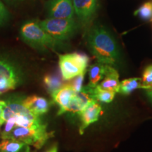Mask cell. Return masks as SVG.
Returning <instances> with one entry per match:
<instances>
[{
	"instance_id": "obj_1",
	"label": "cell",
	"mask_w": 152,
	"mask_h": 152,
	"mask_svg": "<svg viewBox=\"0 0 152 152\" xmlns=\"http://www.w3.org/2000/svg\"><path fill=\"white\" fill-rule=\"evenodd\" d=\"M87 43L97 62L111 66L118 63L119 52L117 44L104 27L95 26L92 28L87 35Z\"/></svg>"
},
{
	"instance_id": "obj_2",
	"label": "cell",
	"mask_w": 152,
	"mask_h": 152,
	"mask_svg": "<svg viewBox=\"0 0 152 152\" xmlns=\"http://www.w3.org/2000/svg\"><path fill=\"white\" fill-rule=\"evenodd\" d=\"M20 35L25 42L37 49L58 48L64 44L52 37L35 20L25 23L20 28Z\"/></svg>"
},
{
	"instance_id": "obj_3",
	"label": "cell",
	"mask_w": 152,
	"mask_h": 152,
	"mask_svg": "<svg viewBox=\"0 0 152 152\" xmlns=\"http://www.w3.org/2000/svg\"><path fill=\"white\" fill-rule=\"evenodd\" d=\"M54 135V132H47V125L39 128L32 129L16 126L6 137L4 140H12L32 145L36 149H40L47 140Z\"/></svg>"
},
{
	"instance_id": "obj_4",
	"label": "cell",
	"mask_w": 152,
	"mask_h": 152,
	"mask_svg": "<svg viewBox=\"0 0 152 152\" xmlns=\"http://www.w3.org/2000/svg\"><path fill=\"white\" fill-rule=\"evenodd\" d=\"M89 62V56L83 53L74 52L60 55L58 65L63 79L70 80L80 74L86 73Z\"/></svg>"
},
{
	"instance_id": "obj_5",
	"label": "cell",
	"mask_w": 152,
	"mask_h": 152,
	"mask_svg": "<svg viewBox=\"0 0 152 152\" xmlns=\"http://www.w3.org/2000/svg\"><path fill=\"white\" fill-rule=\"evenodd\" d=\"M38 23L47 33L62 42L71 37L77 29V25L73 18H48Z\"/></svg>"
},
{
	"instance_id": "obj_6",
	"label": "cell",
	"mask_w": 152,
	"mask_h": 152,
	"mask_svg": "<svg viewBox=\"0 0 152 152\" xmlns=\"http://www.w3.org/2000/svg\"><path fill=\"white\" fill-rule=\"evenodd\" d=\"M49 18H73V0H50L47 4Z\"/></svg>"
},
{
	"instance_id": "obj_7",
	"label": "cell",
	"mask_w": 152,
	"mask_h": 152,
	"mask_svg": "<svg viewBox=\"0 0 152 152\" xmlns=\"http://www.w3.org/2000/svg\"><path fill=\"white\" fill-rule=\"evenodd\" d=\"M23 99L21 97H11L5 100L6 106L3 109L1 118V125L14 115H30L33 114L23 105Z\"/></svg>"
},
{
	"instance_id": "obj_8",
	"label": "cell",
	"mask_w": 152,
	"mask_h": 152,
	"mask_svg": "<svg viewBox=\"0 0 152 152\" xmlns=\"http://www.w3.org/2000/svg\"><path fill=\"white\" fill-rule=\"evenodd\" d=\"M74 11L83 23H88L94 17L98 7L97 0H73Z\"/></svg>"
},
{
	"instance_id": "obj_9",
	"label": "cell",
	"mask_w": 152,
	"mask_h": 152,
	"mask_svg": "<svg viewBox=\"0 0 152 152\" xmlns=\"http://www.w3.org/2000/svg\"><path fill=\"white\" fill-rule=\"evenodd\" d=\"M75 94V92L69 83L64 85L53 93L52 94L53 100L59 107L58 115H61L66 112H68V107Z\"/></svg>"
},
{
	"instance_id": "obj_10",
	"label": "cell",
	"mask_w": 152,
	"mask_h": 152,
	"mask_svg": "<svg viewBox=\"0 0 152 152\" xmlns=\"http://www.w3.org/2000/svg\"><path fill=\"white\" fill-rule=\"evenodd\" d=\"M101 112L102 106L98 103L97 101L94 100L80 113L81 121L80 126L79 128L80 134H83L87 127L98 121Z\"/></svg>"
},
{
	"instance_id": "obj_11",
	"label": "cell",
	"mask_w": 152,
	"mask_h": 152,
	"mask_svg": "<svg viewBox=\"0 0 152 152\" xmlns=\"http://www.w3.org/2000/svg\"><path fill=\"white\" fill-rule=\"evenodd\" d=\"M9 80L19 85L22 80V74L14 63L0 56V80Z\"/></svg>"
},
{
	"instance_id": "obj_12",
	"label": "cell",
	"mask_w": 152,
	"mask_h": 152,
	"mask_svg": "<svg viewBox=\"0 0 152 152\" xmlns=\"http://www.w3.org/2000/svg\"><path fill=\"white\" fill-rule=\"evenodd\" d=\"M23 104L32 113L38 117L46 113L50 107V103L47 99L37 95L23 99Z\"/></svg>"
},
{
	"instance_id": "obj_13",
	"label": "cell",
	"mask_w": 152,
	"mask_h": 152,
	"mask_svg": "<svg viewBox=\"0 0 152 152\" xmlns=\"http://www.w3.org/2000/svg\"><path fill=\"white\" fill-rule=\"evenodd\" d=\"M120 85L119 75L116 70L106 65V73L102 81L97 86L102 90L118 92Z\"/></svg>"
},
{
	"instance_id": "obj_14",
	"label": "cell",
	"mask_w": 152,
	"mask_h": 152,
	"mask_svg": "<svg viewBox=\"0 0 152 152\" xmlns=\"http://www.w3.org/2000/svg\"><path fill=\"white\" fill-rule=\"evenodd\" d=\"M106 65L96 62L90 66L89 68V84L88 86L95 87L103 80L106 73Z\"/></svg>"
},
{
	"instance_id": "obj_15",
	"label": "cell",
	"mask_w": 152,
	"mask_h": 152,
	"mask_svg": "<svg viewBox=\"0 0 152 152\" xmlns=\"http://www.w3.org/2000/svg\"><path fill=\"white\" fill-rule=\"evenodd\" d=\"M0 152H30L28 144L12 140H3L0 142Z\"/></svg>"
},
{
	"instance_id": "obj_16",
	"label": "cell",
	"mask_w": 152,
	"mask_h": 152,
	"mask_svg": "<svg viewBox=\"0 0 152 152\" xmlns=\"http://www.w3.org/2000/svg\"><path fill=\"white\" fill-rule=\"evenodd\" d=\"M144 89V87L142 84V78L140 77H132V78L125 79L120 83L119 88L118 92L124 95H128L137 89Z\"/></svg>"
},
{
	"instance_id": "obj_17",
	"label": "cell",
	"mask_w": 152,
	"mask_h": 152,
	"mask_svg": "<svg viewBox=\"0 0 152 152\" xmlns=\"http://www.w3.org/2000/svg\"><path fill=\"white\" fill-rule=\"evenodd\" d=\"M63 77L59 74L52 73L47 74L44 77V83L47 92L52 95L54 92L64 85Z\"/></svg>"
},
{
	"instance_id": "obj_18",
	"label": "cell",
	"mask_w": 152,
	"mask_h": 152,
	"mask_svg": "<svg viewBox=\"0 0 152 152\" xmlns=\"http://www.w3.org/2000/svg\"><path fill=\"white\" fill-rule=\"evenodd\" d=\"M115 92L102 90L98 86L93 88L92 94L94 99L102 103H110L113 100L115 96Z\"/></svg>"
},
{
	"instance_id": "obj_19",
	"label": "cell",
	"mask_w": 152,
	"mask_h": 152,
	"mask_svg": "<svg viewBox=\"0 0 152 152\" xmlns=\"http://www.w3.org/2000/svg\"><path fill=\"white\" fill-rule=\"evenodd\" d=\"M134 15L144 20H152V2L148 1L144 3L135 11Z\"/></svg>"
},
{
	"instance_id": "obj_20",
	"label": "cell",
	"mask_w": 152,
	"mask_h": 152,
	"mask_svg": "<svg viewBox=\"0 0 152 152\" xmlns=\"http://www.w3.org/2000/svg\"><path fill=\"white\" fill-rule=\"evenodd\" d=\"M142 81L145 90H149L152 87V65L148 66L144 69Z\"/></svg>"
},
{
	"instance_id": "obj_21",
	"label": "cell",
	"mask_w": 152,
	"mask_h": 152,
	"mask_svg": "<svg viewBox=\"0 0 152 152\" xmlns=\"http://www.w3.org/2000/svg\"><path fill=\"white\" fill-rule=\"evenodd\" d=\"M85 75V73L80 74V75H77L76 77H73V79H71V81L69 83V84L71 85L72 88L73 89V90L75 91V92H80L82 89H83V81H84Z\"/></svg>"
},
{
	"instance_id": "obj_22",
	"label": "cell",
	"mask_w": 152,
	"mask_h": 152,
	"mask_svg": "<svg viewBox=\"0 0 152 152\" xmlns=\"http://www.w3.org/2000/svg\"><path fill=\"white\" fill-rule=\"evenodd\" d=\"M18 86V84L14 81L9 80H0V95L4 94L8 91L14 90Z\"/></svg>"
},
{
	"instance_id": "obj_23",
	"label": "cell",
	"mask_w": 152,
	"mask_h": 152,
	"mask_svg": "<svg viewBox=\"0 0 152 152\" xmlns=\"http://www.w3.org/2000/svg\"><path fill=\"white\" fill-rule=\"evenodd\" d=\"M16 126V116L14 115V116L10 118L8 121H6V125L1 133V138L2 140H4L6 137L8 135Z\"/></svg>"
},
{
	"instance_id": "obj_24",
	"label": "cell",
	"mask_w": 152,
	"mask_h": 152,
	"mask_svg": "<svg viewBox=\"0 0 152 152\" xmlns=\"http://www.w3.org/2000/svg\"><path fill=\"white\" fill-rule=\"evenodd\" d=\"M9 17H10V15L8 10L4 5L2 1L0 0V26H3L8 21Z\"/></svg>"
},
{
	"instance_id": "obj_25",
	"label": "cell",
	"mask_w": 152,
	"mask_h": 152,
	"mask_svg": "<svg viewBox=\"0 0 152 152\" xmlns=\"http://www.w3.org/2000/svg\"><path fill=\"white\" fill-rule=\"evenodd\" d=\"M5 106H6L5 100H0V124L1 125V115H2L3 109H4V108Z\"/></svg>"
},
{
	"instance_id": "obj_26",
	"label": "cell",
	"mask_w": 152,
	"mask_h": 152,
	"mask_svg": "<svg viewBox=\"0 0 152 152\" xmlns=\"http://www.w3.org/2000/svg\"><path fill=\"white\" fill-rule=\"evenodd\" d=\"M47 152H58V146H57V144H55V145L53 146V147L51 148L50 149L48 150Z\"/></svg>"
},
{
	"instance_id": "obj_27",
	"label": "cell",
	"mask_w": 152,
	"mask_h": 152,
	"mask_svg": "<svg viewBox=\"0 0 152 152\" xmlns=\"http://www.w3.org/2000/svg\"><path fill=\"white\" fill-rule=\"evenodd\" d=\"M146 92H147L148 96H149L150 100H151V102H152V87L150 89H149V90H146Z\"/></svg>"
},
{
	"instance_id": "obj_28",
	"label": "cell",
	"mask_w": 152,
	"mask_h": 152,
	"mask_svg": "<svg viewBox=\"0 0 152 152\" xmlns=\"http://www.w3.org/2000/svg\"><path fill=\"white\" fill-rule=\"evenodd\" d=\"M5 1L8 3H15L19 1V0H5Z\"/></svg>"
},
{
	"instance_id": "obj_29",
	"label": "cell",
	"mask_w": 152,
	"mask_h": 152,
	"mask_svg": "<svg viewBox=\"0 0 152 152\" xmlns=\"http://www.w3.org/2000/svg\"><path fill=\"white\" fill-rule=\"evenodd\" d=\"M1 124H0V127H1Z\"/></svg>"
}]
</instances>
